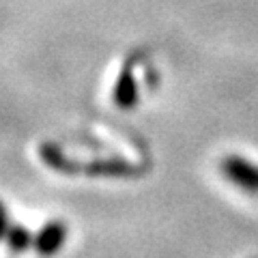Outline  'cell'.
I'll return each instance as SVG.
<instances>
[{
	"label": "cell",
	"mask_w": 258,
	"mask_h": 258,
	"mask_svg": "<svg viewBox=\"0 0 258 258\" xmlns=\"http://www.w3.org/2000/svg\"><path fill=\"white\" fill-rule=\"evenodd\" d=\"M222 168H224V174L235 185L247 191H258V168L254 164L239 157H228Z\"/></svg>",
	"instance_id": "obj_1"
},
{
	"label": "cell",
	"mask_w": 258,
	"mask_h": 258,
	"mask_svg": "<svg viewBox=\"0 0 258 258\" xmlns=\"http://www.w3.org/2000/svg\"><path fill=\"white\" fill-rule=\"evenodd\" d=\"M7 241H9V245H11V247L24 249V247L28 245L30 237H28V232H26V230H22V228H13V230H9V235H7Z\"/></svg>",
	"instance_id": "obj_4"
},
{
	"label": "cell",
	"mask_w": 258,
	"mask_h": 258,
	"mask_svg": "<svg viewBox=\"0 0 258 258\" xmlns=\"http://www.w3.org/2000/svg\"><path fill=\"white\" fill-rule=\"evenodd\" d=\"M62 239H64V228L60 224H50L39 232V237L35 239V245L41 254H52L56 252L60 245H62Z\"/></svg>",
	"instance_id": "obj_2"
},
{
	"label": "cell",
	"mask_w": 258,
	"mask_h": 258,
	"mask_svg": "<svg viewBox=\"0 0 258 258\" xmlns=\"http://www.w3.org/2000/svg\"><path fill=\"white\" fill-rule=\"evenodd\" d=\"M114 101H116V106H120V108L134 106V101H136V86H134V80H132V74H129V71H125V74L118 78L116 91H114Z\"/></svg>",
	"instance_id": "obj_3"
}]
</instances>
